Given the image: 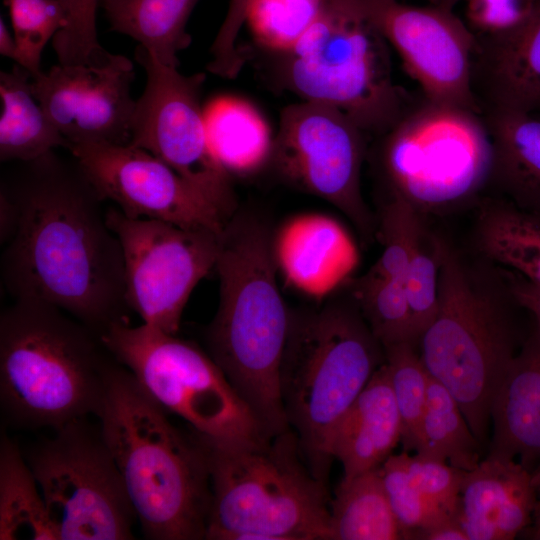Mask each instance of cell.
<instances>
[{"mask_svg": "<svg viewBox=\"0 0 540 540\" xmlns=\"http://www.w3.org/2000/svg\"><path fill=\"white\" fill-rule=\"evenodd\" d=\"M381 136L391 195L422 215L461 206L491 184L493 143L480 112L423 97Z\"/></svg>", "mask_w": 540, "mask_h": 540, "instance_id": "obj_9", "label": "cell"}, {"mask_svg": "<svg viewBox=\"0 0 540 540\" xmlns=\"http://www.w3.org/2000/svg\"><path fill=\"white\" fill-rule=\"evenodd\" d=\"M134 79L133 62L111 54L97 64L58 63L31 77V88L69 148L81 143L128 145L136 108Z\"/></svg>", "mask_w": 540, "mask_h": 540, "instance_id": "obj_17", "label": "cell"}, {"mask_svg": "<svg viewBox=\"0 0 540 540\" xmlns=\"http://www.w3.org/2000/svg\"><path fill=\"white\" fill-rule=\"evenodd\" d=\"M353 296L383 348L403 342L417 344L404 282L367 273L355 283Z\"/></svg>", "mask_w": 540, "mask_h": 540, "instance_id": "obj_31", "label": "cell"}, {"mask_svg": "<svg viewBox=\"0 0 540 540\" xmlns=\"http://www.w3.org/2000/svg\"><path fill=\"white\" fill-rule=\"evenodd\" d=\"M0 539L57 540L37 481L18 446L0 448Z\"/></svg>", "mask_w": 540, "mask_h": 540, "instance_id": "obj_28", "label": "cell"}, {"mask_svg": "<svg viewBox=\"0 0 540 540\" xmlns=\"http://www.w3.org/2000/svg\"><path fill=\"white\" fill-rule=\"evenodd\" d=\"M119 362L101 335L61 309L14 300L0 317V400L25 428L97 416Z\"/></svg>", "mask_w": 540, "mask_h": 540, "instance_id": "obj_4", "label": "cell"}, {"mask_svg": "<svg viewBox=\"0 0 540 540\" xmlns=\"http://www.w3.org/2000/svg\"><path fill=\"white\" fill-rule=\"evenodd\" d=\"M422 226V214L407 201L391 195L382 208L376 227L382 251L368 273L404 282Z\"/></svg>", "mask_w": 540, "mask_h": 540, "instance_id": "obj_34", "label": "cell"}, {"mask_svg": "<svg viewBox=\"0 0 540 540\" xmlns=\"http://www.w3.org/2000/svg\"><path fill=\"white\" fill-rule=\"evenodd\" d=\"M124 261L126 301L144 324L177 334L197 284L218 259L222 234L146 218L106 212Z\"/></svg>", "mask_w": 540, "mask_h": 540, "instance_id": "obj_13", "label": "cell"}, {"mask_svg": "<svg viewBox=\"0 0 540 540\" xmlns=\"http://www.w3.org/2000/svg\"><path fill=\"white\" fill-rule=\"evenodd\" d=\"M194 433L210 474L206 539L332 540L326 483L310 471L291 429L257 441Z\"/></svg>", "mask_w": 540, "mask_h": 540, "instance_id": "obj_5", "label": "cell"}, {"mask_svg": "<svg viewBox=\"0 0 540 540\" xmlns=\"http://www.w3.org/2000/svg\"><path fill=\"white\" fill-rule=\"evenodd\" d=\"M476 37L472 87L481 111L540 114V0L513 29Z\"/></svg>", "mask_w": 540, "mask_h": 540, "instance_id": "obj_18", "label": "cell"}, {"mask_svg": "<svg viewBox=\"0 0 540 540\" xmlns=\"http://www.w3.org/2000/svg\"><path fill=\"white\" fill-rule=\"evenodd\" d=\"M477 240L486 257L540 286V213L507 199L486 201L477 221Z\"/></svg>", "mask_w": 540, "mask_h": 540, "instance_id": "obj_27", "label": "cell"}, {"mask_svg": "<svg viewBox=\"0 0 540 540\" xmlns=\"http://www.w3.org/2000/svg\"><path fill=\"white\" fill-rule=\"evenodd\" d=\"M32 75L16 64L0 72V160L27 162L69 144L48 118L31 88Z\"/></svg>", "mask_w": 540, "mask_h": 540, "instance_id": "obj_25", "label": "cell"}, {"mask_svg": "<svg viewBox=\"0 0 540 540\" xmlns=\"http://www.w3.org/2000/svg\"><path fill=\"white\" fill-rule=\"evenodd\" d=\"M392 392L401 419L404 450H415L426 406L430 375L415 344L403 342L383 348Z\"/></svg>", "mask_w": 540, "mask_h": 540, "instance_id": "obj_32", "label": "cell"}, {"mask_svg": "<svg viewBox=\"0 0 540 540\" xmlns=\"http://www.w3.org/2000/svg\"><path fill=\"white\" fill-rule=\"evenodd\" d=\"M68 151L102 200L126 216L223 233L227 222L217 209L148 151L109 143L75 144Z\"/></svg>", "mask_w": 540, "mask_h": 540, "instance_id": "obj_16", "label": "cell"}, {"mask_svg": "<svg viewBox=\"0 0 540 540\" xmlns=\"http://www.w3.org/2000/svg\"><path fill=\"white\" fill-rule=\"evenodd\" d=\"M27 463L57 540H126L137 519L100 427L69 423L34 448Z\"/></svg>", "mask_w": 540, "mask_h": 540, "instance_id": "obj_11", "label": "cell"}, {"mask_svg": "<svg viewBox=\"0 0 540 540\" xmlns=\"http://www.w3.org/2000/svg\"><path fill=\"white\" fill-rule=\"evenodd\" d=\"M401 455L412 484L430 501L455 516L466 471L417 454L411 456L405 450Z\"/></svg>", "mask_w": 540, "mask_h": 540, "instance_id": "obj_39", "label": "cell"}, {"mask_svg": "<svg viewBox=\"0 0 540 540\" xmlns=\"http://www.w3.org/2000/svg\"><path fill=\"white\" fill-rule=\"evenodd\" d=\"M332 540L404 539L379 468L342 478L330 503Z\"/></svg>", "mask_w": 540, "mask_h": 540, "instance_id": "obj_29", "label": "cell"}, {"mask_svg": "<svg viewBox=\"0 0 540 540\" xmlns=\"http://www.w3.org/2000/svg\"><path fill=\"white\" fill-rule=\"evenodd\" d=\"M509 277V290L512 298L534 316L536 328L540 331V286L513 272L509 274Z\"/></svg>", "mask_w": 540, "mask_h": 540, "instance_id": "obj_42", "label": "cell"}, {"mask_svg": "<svg viewBox=\"0 0 540 540\" xmlns=\"http://www.w3.org/2000/svg\"><path fill=\"white\" fill-rule=\"evenodd\" d=\"M135 59L146 73L136 100L130 145L162 160L228 221L237 212L231 175L213 154L200 103L204 73L184 75L137 46Z\"/></svg>", "mask_w": 540, "mask_h": 540, "instance_id": "obj_12", "label": "cell"}, {"mask_svg": "<svg viewBox=\"0 0 540 540\" xmlns=\"http://www.w3.org/2000/svg\"><path fill=\"white\" fill-rule=\"evenodd\" d=\"M101 338L144 391L193 431L230 441L270 438L217 363L195 344L129 322L111 325Z\"/></svg>", "mask_w": 540, "mask_h": 540, "instance_id": "obj_10", "label": "cell"}, {"mask_svg": "<svg viewBox=\"0 0 540 540\" xmlns=\"http://www.w3.org/2000/svg\"><path fill=\"white\" fill-rule=\"evenodd\" d=\"M535 115H539V116H540V114H535Z\"/></svg>", "mask_w": 540, "mask_h": 540, "instance_id": "obj_49", "label": "cell"}, {"mask_svg": "<svg viewBox=\"0 0 540 540\" xmlns=\"http://www.w3.org/2000/svg\"><path fill=\"white\" fill-rule=\"evenodd\" d=\"M0 54L17 62L18 47L4 20H0Z\"/></svg>", "mask_w": 540, "mask_h": 540, "instance_id": "obj_44", "label": "cell"}, {"mask_svg": "<svg viewBox=\"0 0 540 540\" xmlns=\"http://www.w3.org/2000/svg\"><path fill=\"white\" fill-rule=\"evenodd\" d=\"M480 442L457 401L430 376L425 410L419 427L416 454L471 471L480 462Z\"/></svg>", "mask_w": 540, "mask_h": 540, "instance_id": "obj_30", "label": "cell"}, {"mask_svg": "<svg viewBox=\"0 0 540 540\" xmlns=\"http://www.w3.org/2000/svg\"><path fill=\"white\" fill-rule=\"evenodd\" d=\"M440 238L422 226L404 278L416 343L434 320L439 303Z\"/></svg>", "mask_w": 540, "mask_h": 540, "instance_id": "obj_36", "label": "cell"}, {"mask_svg": "<svg viewBox=\"0 0 540 540\" xmlns=\"http://www.w3.org/2000/svg\"><path fill=\"white\" fill-rule=\"evenodd\" d=\"M387 44L353 0H327L285 54V84L303 100L336 107L366 134L381 136L414 102L392 79Z\"/></svg>", "mask_w": 540, "mask_h": 540, "instance_id": "obj_7", "label": "cell"}, {"mask_svg": "<svg viewBox=\"0 0 540 540\" xmlns=\"http://www.w3.org/2000/svg\"><path fill=\"white\" fill-rule=\"evenodd\" d=\"M400 56L423 97L482 113L472 87L477 37L451 7L398 0H353Z\"/></svg>", "mask_w": 540, "mask_h": 540, "instance_id": "obj_15", "label": "cell"}, {"mask_svg": "<svg viewBox=\"0 0 540 540\" xmlns=\"http://www.w3.org/2000/svg\"><path fill=\"white\" fill-rule=\"evenodd\" d=\"M535 529H540V501H538L535 512Z\"/></svg>", "mask_w": 540, "mask_h": 540, "instance_id": "obj_47", "label": "cell"}, {"mask_svg": "<svg viewBox=\"0 0 540 540\" xmlns=\"http://www.w3.org/2000/svg\"><path fill=\"white\" fill-rule=\"evenodd\" d=\"M493 143L491 184L507 200L540 213V116L522 112H482Z\"/></svg>", "mask_w": 540, "mask_h": 540, "instance_id": "obj_23", "label": "cell"}, {"mask_svg": "<svg viewBox=\"0 0 540 540\" xmlns=\"http://www.w3.org/2000/svg\"><path fill=\"white\" fill-rule=\"evenodd\" d=\"M277 269L267 223L237 211L221 236L219 303L205 338L209 355L268 437L290 430L280 386L290 311Z\"/></svg>", "mask_w": 540, "mask_h": 540, "instance_id": "obj_2", "label": "cell"}, {"mask_svg": "<svg viewBox=\"0 0 540 540\" xmlns=\"http://www.w3.org/2000/svg\"><path fill=\"white\" fill-rule=\"evenodd\" d=\"M413 539L421 540H468V536L455 516L419 530Z\"/></svg>", "mask_w": 540, "mask_h": 540, "instance_id": "obj_43", "label": "cell"}, {"mask_svg": "<svg viewBox=\"0 0 540 540\" xmlns=\"http://www.w3.org/2000/svg\"><path fill=\"white\" fill-rule=\"evenodd\" d=\"M429 1H431L432 4L445 5V6L453 8L454 4H456L458 0H429Z\"/></svg>", "mask_w": 540, "mask_h": 540, "instance_id": "obj_46", "label": "cell"}, {"mask_svg": "<svg viewBox=\"0 0 540 540\" xmlns=\"http://www.w3.org/2000/svg\"><path fill=\"white\" fill-rule=\"evenodd\" d=\"M327 0H255L247 13L254 38L264 47L287 54L321 15Z\"/></svg>", "mask_w": 540, "mask_h": 540, "instance_id": "obj_33", "label": "cell"}, {"mask_svg": "<svg viewBox=\"0 0 540 540\" xmlns=\"http://www.w3.org/2000/svg\"><path fill=\"white\" fill-rule=\"evenodd\" d=\"M533 536H534L535 539L540 540V529H535V531L533 533Z\"/></svg>", "mask_w": 540, "mask_h": 540, "instance_id": "obj_48", "label": "cell"}, {"mask_svg": "<svg viewBox=\"0 0 540 540\" xmlns=\"http://www.w3.org/2000/svg\"><path fill=\"white\" fill-rule=\"evenodd\" d=\"M198 0H101L110 27L139 43L163 65L179 66L190 45L186 25Z\"/></svg>", "mask_w": 540, "mask_h": 540, "instance_id": "obj_26", "label": "cell"}, {"mask_svg": "<svg viewBox=\"0 0 540 540\" xmlns=\"http://www.w3.org/2000/svg\"><path fill=\"white\" fill-rule=\"evenodd\" d=\"M100 1L59 0L67 21L66 26L52 39L59 64H97L111 55L98 40L96 13Z\"/></svg>", "mask_w": 540, "mask_h": 540, "instance_id": "obj_38", "label": "cell"}, {"mask_svg": "<svg viewBox=\"0 0 540 540\" xmlns=\"http://www.w3.org/2000/svg\"><path fill=\"white\" fill-rule=\"evenodd\" d=\"M401 435V419L383 362L337 425L330 454L342 464V478H351L379 468Z\"/></svg>", "mask_w": 540, "mask_h": 540, "instance_id": "obj_22", "label": "cell"}, {"mask_svg": "<svg viewBox=\"0 0 540 540\" xmlns=\"http://www.w3.org/2000/svg\"><path fill=\"white\" fill-rule=\"evenodd\" d=\"M379 472L404 539H413L417 531L454 516L430 501L412 484L401 453L389 456L379 467Z\"/></svg>", "mask_w": 540, "mask_h": 540, "instance_id": "obj_37", "label": "cell"}, {"mask_svg": "<svg viewBox=\"0 0 540 540\" xmlns=\"http://www.w3.org/2000/svg\"><path fill=\"white\" fill-rule=\"evenodd\" d=\"M365 135L336 107L303 100L283 110L272 159L286 180L332 204L370 239L376 225L361 191Z\"/></svg>", "mask_w": 540, "mask_h": 540, "instance_id": "obj_14", "label": "cell"}, {"mask_svg": "<svg viewBox=\"0 0 540 540\" xmlns=\"http://www.w3.org/2000/svg\"><path fill=\"white\" fill-rule=\"evenodd\" d=\"M383 362V347L358 307L331 301L317 311L290 312L282 401L303 458L319 480L327 481L337 425Z\"/></svg>", "mask_w": 540, "mask_h": 540, "instance_id": "obj_6", "label": "cell"}, {"mask_svg": "<svg viewBox=\"0 0 540 540\" xmlns=\"http://www.w3.org/2000/svg\"><path fill=\"white\" fill-rule=\"evenodd\" d=\"M13 35L18 47L17 64L32 77L40 74L46 44L66 26L59 0H7Z\"/></svg>", "mask_w": 540, "mask_h": 540, "instance_id": "obj_35", "label": "cell"}, {"mask_svg": "<svg viewBox=\"0 0 540 540\" xmlns=\"http://www.w3.org/2000/svg\"><path fill=\"white\" fill-rule=\"evenodd\" d=\"M417 344L429 375L450 392L484 442L493 398L516 354L513 336L504 311L441 238L438 311Z\"/></svg>", "mask_w": 540, "mask_h": 540, "instance_id": "obj_8", "label": "cell"}, {"mask_svg": "<svg viewBox=\"0 0 540 540\" xmlns=\"http://www.w3.org/2000/svg\"><path fill=\"white\" fill-rule=\"evenodd\" d=\"M254 1L228 0L226 15L210 49L211 61L207 65L209 72L223 78L237 76L243 65L237 40Z\"/></svg>", "mask_w": 540, "mask_h": 540, "instance_id": "obj_40", "label": "cell"}, {"mask_svg": "<svg viewBox=\"0 0 540 540\" xmlns=\"http://www.w3.org/2000/svg\"><path fill=\"white\" fill-rule=\"evenodd\" d=\"M203 116L210 148L230 175L252 174L272 158L271 128L247 100L217 97L203 108Z\"/></svg>", "mask_w": 540, "mask_h": 540, "instance_id": "obj_24", "label": "cell"}, {"mask_svg": "<svg viewBox=\"0 0 540 540\" xmlns=\"http://www.w3.org/2000/svg\"><path fill=\"white\" fill-rule=\"evenodd\" d=\"M532 483L540 501V466L535 472H532Z\"/></svg>", "mask_w": 540, "mask_h": 540, "instance_id": "obj_45", "label": "cell"}, {"mask_svg": "<svg viewBox=\"0 0 540 540\" xmlns=\"http://www.w3.org/2000/svg\"><path fill=\"white\" fill-rule=\"evenodd\" d=\"M537 503L532 472L514 459L489 455L465 472L455 517L468 540H511L529 524Z\"/></svg>", "mask_w": 540, "mask_h": 540, "instance_id": "obj_19", "label": "cell"}, {"mask_svg": "<svg viewBox=\"0 0 540 540\" xmlns=\"http://www.w3.org/2000/svg\"><path fill=\"white\" fill-rule=\"evenodd\" d=\"M17 163L0 188L16 211L2 244L6 291L55 306L100 335L129 322L121 244L78 162L53 150Z\"/></svg>", "mask_w": 540, "mask_h": 540, "instance_id": "obj_1", "label": "cell"}, {"mask_svg": "<svg viewBox=\"0 0 540 540\" xmlns=\"http://www.w3.org/2000/svg\"><path fill=\"white\" fill-rule=\"evenodd\" d=\"M489 455L516 460L528 470L540 458V331L516 352L491 406Z\"/></svg>", "mask_w": 540, "mask_h": 540, "instance_id": "obj_21", "label": "cell"}, {"mask_svg": "<svg viewBox=\"0 0 540 540\" xmlns=\"http://www.w3.org/2000/svg\"><path fill=\"white\" fill-rule=\"evenodd\" d=\"M536 0H466V19L477 35H497L519 25Z\"/></svg>", "mask_w": 540, "mask_h": 540, "instance_id": "obj_41", "label": "cell"}, {"mask_svg": "<svg viewBox=\"0 0 540 540\" xmlns=\"http://www.w3.org/2000/svg\"><path fill=\"white\" fill-rule=\"evenodd\" d=\"M276 263L294 287L316 297L355 269L358 251L348 232L326 215L296 216L273 236Z\"/></svg>", "mask_w": 540, "mask_h": 540, "instance_id": "obj_20", "label": "cell"}, {"mask_svg": "<svg viewBox=\"0 0 540 540\" xmlns=\"http://www.w3.org/2000/svg\"><path fill=\"white\" fill-rule=\"evenodd\" d=\"M120 363L97 414L141 530L152 540L206 539L211 506L207 455Z\"/></svg>", "mask_w": 540, "mask_h": 540, "instance_id": "obj_3", "label": "cell"}]
</instances>
